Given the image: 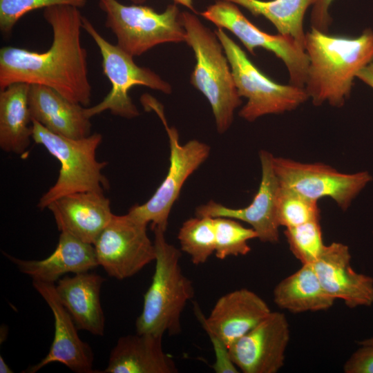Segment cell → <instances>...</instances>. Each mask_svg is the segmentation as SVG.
I'll return each instance as SVG.
<instances>
[{"label":"cell","instance_id":"603a6c76","mask_svg":"<svg viewBox=\"0 0 373 373\" xmlns=\"http://www.w3.org/2000/svg\"><path fill=\"white\" fill-rule=\"evenodd\" d=\"M30 84L15 83L0 91V147L24 155L32 139V120L28 104Z\"/></svg>","mask_w":373,"mask_h":373},{"label":"cell","instance_id":"e575fe53","mask_svg":"<svg viewBox=\"0 0 373 373\" xmlns=\"http://www.w3.org/2000/svg\"><path fill=\"white\" fill-rule=\"evenodd\" d=\"M0 372L1 373H12L13 371L6 363L1 355H0Z\"/></svg>","mask_w":373,"mask_h":373},{"label":"cell","instance_id":"1f68e13d","mask_svg":"<svg viewBox=\"0 0 373 373\" xmlns=\"http://www.w3.org/2000/svg\"><path fill=\"white\" fill-rule=\"evenodd\" d=\"M334 0H312V28L327 32L332 23L329 8Z\"/></svg>","mask_w":373,"mask_h":373},{"label":"cell","instance_id":"9c48e42d","mask_svg":"<svg viewBox=\"0 0 373 373\" xmlns=\"http://www.w3.org/2000/svg\"><path fill=\"white\" fill-rule=\"evenodd\" d=\"M82 28L98 46L103 73L111 84V90L99 104L85 108L89 118L106 111L127 119L138 116L140 112L128 95L133 86H143L166 94L171 93V86L167 82L152 70L137 66L132 55L106 40L84 16Z\"/></svg>","mask_w":373,"mask_h":373},{"label":"cell","instance_id":"7a4b0ae2","mask_svg":"<svg viewBox=\"0 0 373 373\" xmlns=\"http://www.w3.org/2000/svg\"><path fill=\"white\" fill-rule=\"evenodd\" d=\"M309 59L305 88L316 106L341 107L349 97L358 73L373 61V31L356 37L328 35L312 28L306 32Z\"/></svg>","mask_w":373,"mask_h":373},{"label":"cell","instance_id":"f1b7e54d","mask_svg":"<svg viewBox=\"0 0 373 373\" xmlns=\"http://www.w3.org/2000/svg\"><path fill=\"white\" fill-rule=\"evenodd\" d=\"M284 233L290 251L302 264H313L325 246L320 220L286 228Z\"/></svg>","mask_w":373,"mask_h":373},{"label":"cell","instance_id":"30bf717a","mask_svg":"<svg viewBox=\"0 0 373 373\" xmlns=\"http://www.w3.org/2000/svg\"><path fill=\"white\" fill-rule=\"evenodd\" d=\"M147 224L129 212L113 215L93 245L99 265L111 277H132L155 260Z\"/></svg>","mask_w":373,"mask_h":373},{"label":"cell","instance_id":"d6986e66","mask_svg":"<svg viewBox=\"0 0 373 373\" xmlns=\"http://www.w3.org/2000/svg\"><path fill=\"white\" fill-rule=\"evenodd\" d=\"M19 271L32 280L55 283L67 273L87 272L99 266L94 245L61 232L54 251L41 260H23L3 252Z\"/></svg>","mask_w":373,"mask_h":373},{"label":"cell","instance_id":"ac0fdd59","mask_svg":"<svg viewBox=\"0 0 373 373\" xmlns=\"http://www.w3.org/2000/svg\"><path fill=\"white\" fill-rule=\"evenodd\" d=\"M47 209L60 232H66L94 245L113 213L103 192L84 191L62 196Z\"/></svg>","mask_w":373,"mask_h":373},{"label":"cell","instance_id":"277c9868","mask_svg":"<svg viewBox=\"0 0 373 373\" xmlns=\"http://www.w3.org/2000/svg\"><path fill=\"white\" fill-rule=\"evenodd\" d=\"M181 20L186 31L185 42L195 57L190 82L208 100L217 131L224 133L242 103L229 60L215 31L205 26L194 12H181Z\"/></svg>","mask_w":373,"mask_h":373},{"label":"cell","instance_id":"ffe728a7","mask_svg":"<svg viewBox=\"0 0 373 373\" xmlns=\"http://www.w3.org/2000/svg\"><path fill=\"white\" fill-rule=\"evenodd\" d=\"M28 104L32 120L53 133L73 139L92 134L90 118L85 108L50 87L30 85Z\"/></svg>","mask_w":373,"mask_h":373},{"label":"cell","instance_id":"8fae6325","mask_svg":"<svg viewBox=\"0 0 373 373\" xmlns=\"http://www.w3.org/2000/svg\"><path fill=\"white\" fill-rule=\"evenodd\" d=\"M273 166L281 186L316 202L329 198L343 211L372 180L367 171L345 173L325 164L281 157H273Z\"/></svg>","mask_w":373,"mask_h":373},{"label":"cell","instance_id":"9a60e30c","mask_svg":"<svg viewBox=\"0 0 373 373\" xmlns=\"http://www.w3.org/2000/svg\"><path fill=\"white\" fill-rule=\"evenodd\" d=\"M32 286L50 307L54 317V338L48 353L24 373H35L51 363L58 362L76 373H93L94 355L90 346L78 335L73 318L61 303L55 283L32 280Z\"/></svg>","mask_w":373,"mask_h":373},{"label":"cell","instance_id":"5bb4252c","mask_svg":"<svg viewBox=\"0 0 373 373\" xmlns=\"http://www.w3.org/2000/svg\"><path fill=\"white\" fill-rule=\"evenodd\" d=\"M261 180L251 203L244 207H227L213 200L201 204L195 216L226 217L249 224L262 242L275 244L279 240L280 225L277 218V200L280 184L273 166L274 155L265 150L259 153Z\"/></svg>","mask_w":373,"mask_h":373},{"label":"cell","instance_id":"5b68a950","mask_svg":"<svg viewBox=\"0 0 373 373\" xmlns=\"http://www.w3.org/2000/svg\"><path fill=\"white\" fill-rule=\"evenodd\" d=\"M32 140L42 145L60 163L55 183L40 198L37 207L43 210L55 200L71 193L84 191L103 192L109 186L102 173L107 165L96 157L102 142L100 133L80 139L68 138L53 133L32 120Z\"/></svg>","mask_w":373,"mask_h":373},{"label":"cell","instance_id":"836d02e7","mask_svg":"<svg viewBox=\"0 0 373 373\" xmlns=\"http://www.w3.org/2000/svg\"><path fill=\"white\" fill-rule=\"evenodd\" d=\"M131 2H133L134 4H142L144 3L146 0H129ZM173 2L176 4L182 5L188 9H189L191 12H195V10L193 6V0H173Z\"/></svg>","mask_w":373,"mask_h":373},{"label":"cell","instance_id":"7402d4cb","mask_svg":"<svg viewBox=\"0 0 373 373\" xmlns=\"http://www.w3.org/2000/svg\"><path fill=\"white\" fill-rule=\"evenodd\" d=\"M105 279L99 274L82 272L58 280L55 289L62 305L78 329L103 336L105 317L100 291Z\"/></svg>","mask_w":373,"mask_h":373},{"label":"cell","instance_id":"4316f807","mask_svg":"<svg viewBox=\"0 0 373 373\" xmlns=\"http://www.w3.org/2000/svg\"><path fill=\"white\" fill-rule=\"evenodd\" d=\"M215 230V255L224 260L229 256H245L251 251L249 241L258 238L256 232L251 227L242 226L237 220L213 218Z\"/></svg>","mask_w":373,"mask_h":373},{"label":"cell","instance_id":"4fadbf2b","mask_svg":"<svg viewBox=\"0 0 373 373\" xmlns=\"http://www.w3.org/2000/svg\"><path fill=\"white\" fill-rule=\"evenodd\" d=\"M290 338L283 313L271 312L229 347L231 358L244 373H276L284 365Z\"/></svg>","mask_w":373,"mask_h":373},{"label":"cell","instance_id":"484cf974","mask_svg":"<svg viewBox=\"0 0 373 373\" xmlns=\"http://www.w3.org/2000/svg\"><path fill=\"white\" fill-rule=\"evenodd\" d=\"M178 239L181 251L189 256L193 264L206 262L215 253L213 218L195 216L185 220L180 228Z\"/></svg>","mask_w":373,"mask_h":373},{"label":"cell","instance_id":"52a82bcc","mask_svg":"<svg viewBox=\"0 0 373 373\" xmlns=\"http://www.w3.org/2000/svg\"><path fill=\"white\" fill-rule=\"evenodd\" d=\"M145 109L153 110L160 118L168 135L169 168L164 179L151 198L142 204H135L128 212L149 224L151 229L166 231L172 207L178 198L187 178L208 158L210 146L197 140L184 144L179 141L178 130L169 126L162 104L149 94L140 98Z\"/></svg>","mask_w":373,"mask_h":373},{"label":"cell","instance_id":"2e32d148","mask_svg":"<svg viewBox=\"0 0 373 373\" xmlns=\"http://www.w3.org/2000/svg\"><path fill=\"white\" fill-rule=\"evenodd\" d=\"M195 314L204 330H209L229 347L271 312L267 303L257 294L246 288L232 291L220 297L208 317L197 303Z\"/></svg>","mask_w":373,"mask_h":373},{"label":"cell","instance_id":"6da1fadb","mask_svg":"<svg viewBox=\"0 0 373 373\" xmlns=\"http://www.w3.org/2000/svg\"><path fill=\"white\" fill-rule=\"evenodd\" d=\"M52 30L51 46L45 52L4 46L0 50V90L15 83L50 87L68 100L89 105L92 88L88 55L82 45L79 8L55 6L44 10Z\"/></svg>","mask_w":373,"mask_h":373},{"label":"cell","instance_id":"ba28073f","mask_svg":"<svg viewBox=\"0 0 373 373\" xmlns=\"http://www.w3.org/2000/svg\"><path fill=\"white\" fill-rule=\"evenodd\" d=\"M215 32L229 60L238 93L247 99L239 111L240 117L254 122L296 109L309 99L304 87L280 84L262 73L224 29L218 28Z\"/></svg>","mask_w":373,"mask_h":373},{"label":"cell","instance_id":"7c38bea8","mask_svg":"<svg viewBox=\"0 0 373 373\" xmlns=\"http://www.w3.org/2000/svg\"><path fill=\"white\" fill-rule=\"evenodd\" d=\"M201 15L218 28L231 32L251 54L258 48L273 52L285 64L290 84L305 88L309 59L305 50L293 38L264 32L251 23L236 4L227 1L216 0Z\"/></svg>","mask_w":373,"mask_h":373},{"label":"cell","instance_id":"e0dca14e","mask_svg":"<svg viewBox=\"0 0 373 373\" xmlns=\"http://www.w3.org/2000/svg\"><path fill=\"white\" fill-rule=\"evenodd\" d=\"M350 262L348 246L334 242L325 246L313 266L323 288L335 300L350 308L371 306L373 278L356 271Z\"/></svg>","mask_w":373,"mask_h":373},{"label":"cell","instance_id":"3957f363","mask_svg":"<svg viewBox=\"0 0 373 373\" xmlns=\"http://www.w3.org/2000/svg\"><path fill=\"white\" fill-rule=\"evenodd\" d=\"M153 230L155 271L144 296L142 312L135 321V330L139 334L175 336L182 332L181 316L194 296V288L182 271L180 250L167 242L165 231Z\"/></svg>","mask_w":373,"mask_h":373},{"label":"cell","instance_id":"44dd1931","mask_svg":"<svg viewBox=\"0 0 373 373\" xmlns=\"http://www.w3.org/2000/svg\"><path fill=\"white\" fill-rule=\"evenodd\" d=\"M162 336L129 334L119 338L102 373H177L178 368L162 347Z\"/></svg>","mask_w":373,"mask_h":373},{"label":"cell","instance_id":"4dcf8cb0","mask_svg":"<svg viewBox=\"0 0 373 373\" xmlns=\"http://www.w3.org/2000/svg\"><path fill=\"white\" fill-rule=\"evenodd\" d=\"M345 361V373H373V345L360 344Z\"/></svg>","mask_w":373,"mask_h":373},{"label":"cell","instance_id":"83f0119b","mask_svg":"<svg viewBox=\"0 0 373 373\" xmlns=\"http://www.w3.org/2000/svg\"><path fill=\"white\" fill-rule=\"evenodd\" d=\"M317 202L280 185L277 200V218L280 227L290 228L320 220Z\"/></svg>","mask_w":373,"mask_h":373},{"label":"cell","instance_id":"f546056e","mask_svg":"<svg viewBox=\"0 0 373 373\" xmlns=\"http://www.w3.org/2000/svg\"><path fill=\"white\" fill-rule=\"evenodd\" d=\"M86 0H0V30L9 37L17 22L30 11L55 6H72L79 8Z\"/></svg>","mask_w":373,"mask_h":373},{"label":"cell","instance_id":"d590c367","mask_svg":"<svg viewBox=\"0 0 373 373\" xmlns=\"http://www.w3.org/2000/svg\"><path fill=\"white\" fill-rule=\"evenodd\" d=\"M360 344L373 345V336L358 342Z\"/></svg>","mask_w":373,"mask_h":373},{"label":"cell","instance_id":"d6a6232c","mask_svg":"<svg viewBox=\"0 0 373 373\" xmlns=\"http://www.w3.org/2000/svg\"><path fill=\"white\" fill-rule=\"evenodd\" d=\"M356 78L373 88V61L363 68L356 75Z\"/></svg>","mask_w":373,"mask_h":373},{"label":"cell","instance_id":"8992f818","mask_svg":"<svg viewBox=\"0 0 373 373\" xmlns=\"http://www.w3.org/2000/svg\"><path fill=\"white\" fill-rule=\"evenodd\" d=\"M99 7L105 13V26L115 35L117 45L133 57L159 44L185 42L181 12L175 3L162 12L142 4L127 6L117 0H99Z\"/></svg>","mask_w":373,"mask_h":373},{"label":"cell","instance_id":"d4e9b609","mask_svg":"<svg viewBox=\"0 0 373 373\" xmlns=\"http://www.w3.org/2000/svg\"><path fill=\"white\" fill-rule=\"evenodd\" d=\"M243 7L254 16H262L279 34L293 38L305 49L303 21L312 0H222Z\"/></svg>","mask_w":373,"mask_h":373},{"label":"cell","instance_id":"cb8c5ba5","mask_svg":"<svg viewBox=\"0 0 373 373\" xmlns=\"http://www.w3.org/2000/svg\"><path fill=\"white\" fill-rule=\"evenodd\" d=\"M273 298L279 308L293 313L325 311L335 301L323 288L313 264H302L280 281L274 289Z\"/></svg>","mask_w":373,"mask_h":373}]
</instances>
